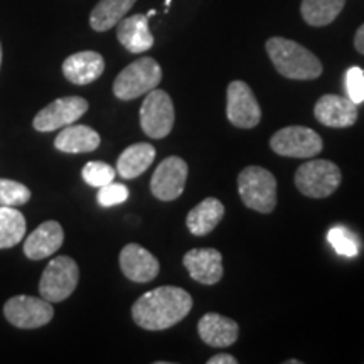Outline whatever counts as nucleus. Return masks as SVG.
Returning a JSON list of instances; mask_svg holds the SVG:
<instances>
[{"label": "nucleus", "mask_w": 364, "mask_h": 364, "mask_svg": "<svg viewBox=\"0 0 364 364\" xmlns=\"http://www.w3.org/2000/svg\"><path fill=\"white\" fill-rule=\"evenodd\" d=\"M88 112V102L81 97H65L54 100L34 117V129L53 132L75 124Z\"/></svg>", "instance_id": "obj_12"}, {"label": "nucleus", "mask_w": 364, "mask_h": 364, "mask_svg": "<svg viewBox=\"0 0 364 364\" xmlns=\"http://www.w3.org/2000/svg\"><path fill=\"white\" fill-rule=\"evenodd\" d=\"M267 53L273 66L289 80H316L322 75V63L295 41L272 38L267 41Z\"/></svg>", "instance_id": "obj_2"}, {"label": "nucleus", "mask_w": 364, "mask_h": 364, "mask_svg": "<svg viewBox=\"0 0 364 364\" xmlns=\"http://www.w3.org/2000/svg\"><path fill=\"white\" fill-rule=\"evenodd\" d=\"M346 91L351 102L356 105L364 102V71L361 68H349L346 73Z\"/></svg>", "instance_id": "obj_30"}, {"label": "nucleus", "mask_w": 364, "mask_h": 364, "mask_svg": "<svg viewBox=\"0 0 364 364\" xmlns=\"http://www.w3.org/2000/svg\"><path fill=\"white\" fill-rule=\"evenodd\" d=\"M0 66H2V46H0Z\"/></svg>", "instance_id": "obj_35"}, {"label": "nucleus", "mask_w": 364, "mask_h": 364, "mask_svg": "<svg viewBox=\"0 0 364 364\" xmlns=\"http://www.w3.org/2000/svg\"><path fill=\"white\" fill-rule=\"evenodd\" d=\"M191 279L203 285H215L223 279V255L215 248H194L182 258Z\"/></svg>", "instance_id": "obj_14"}, {"label": "nucleus", "mask_w": 364, "mask_h": 364, "mask_svg": "<svg viewBox=\"0 0 364 364\" xmlns=\"http://www.w3.org/2000/svg\"><path fill=\"white\" fill-rule=\"evenodd\" d=\"M65 231L58 221H46L27 236L24 253L31 260H44L61 248Z\"/></svg>", "instance_id": "obj_16"}, {"label": "nucleus", "mask_w": 364, "mask_h": 364, "mask_svg": "<svg viewBox=\"0 0 364 364\" xmlns=\"http://www.w3.org/2000/svg\"><path fill=\"white\" fill-rule=\"evenodd\" d=\"M287 364H300L299 359H290V361H287Z\"/></svg>", "instance_id": "obj_33"}, {"label": "nucleus", "mask_w": 364, "mask_h": 364, "mask_svg": "<svg viewBox=\"0 0 364 364\" xmlns=\"http://www.w3.org/2000/svg\"><path fill=\"white\" fill-rule=\"evenodd\" d=\"M156 159V149L150 144H135L127 147L122 156L118 157L117 172L124 179H135L142 176L152 166Z\"/></svg>", "instance_id": "obj_22"}, {"label": "nucleus", "mask_w": 364, "mask_h": 364, "mask_svg": "<svg viewBox=\"0 0 364 364\" xmlns=\"http://www.w3.org/2000/svg\"><path fill=\"white\" fill-rule=\"evenodd\" d=\"M327 240H329L332 248L339 255H343V257L353 258L359 253V241L356 235L346 226L331 228L329 233H327Z\"/></svg>", "instance_id": "obj_26"}, {"label": "nucleus", "mask_w": 364, "mask_h": 364, "mask_svg": "<svg viewBox=\"0 0 364 364\" xmlns=\"http://www.w3.org/2000/svg\"><path fill=\"white\" fill-rule=\"evenodd\" d=\"M117 38L129 53L140 54L149 51L154 46V36L150 33L149 17L144 14H135L132 17H124L118 22Z\"/></svg>", "instance_id": "obj_19"}, {"label": "nucleus", "mask_w": 364, "mask_h": 364, "mask_svg": "<svg viewBox=\"0 0 364 364\" xmlns=\"http://www.w3.org/2000/svg\"><path fill=\"white\" fill-rule=\"evenodd\" d=\"M80 280V268L70 257H56L43 272L39 282L41 297L56 304L66 300L76 290Z\"/></svg>", "instance_id": "obj_6"}, {"label": "nucleus", "mask_w": 364, "mask_h": 364, "mask_svg": "<svg viewBox=\"0 0 364 364\" xmlns=\"http://www.w3.org/2000/svg\"><path fill=\"white\" fill-rule=\"evenodd\" d=\"M136 0H100L91 11L90 26L97 33H105L115 27L135 6Z\"/></svg>", "instance_id": "obj_23"}, {"label": "nucleus", "mask_w": 364, "mask_h": 364, "mask_svg": "<svg viewBox=\"0 0 364 364\" xmlns=\"http://www.w3.org/2000/svg\"><path fill=\"white\" fill-rule=\"evenodd\" d=\"M223 216H225V206L220 199L206 198L191 209L186 225L194 236H206L220 225Z\"/></svg>", "instance_id": "obj_21"}, {"label": "nucleus", "mask_w": 364, "mask_h": 364, "mask_svg": "<svg viewBox=\"0 0 364 364\" xmlns=\"http://www.w3.org/2000/svg\"><path fill=\"white\" fill-rule=\"evenodd\" d=\"M188 174L189 167L184 159L176 156L164 159L150 179V191L161 201H174L184 193Z\"/></svg>", "instance_id": "obj_11"}, {"label": "nucleus", "mask_w": 364, "mask_h": 364, "mask_svg": "<svg viewBox=\"0 0 364 364\" xmlns=\"http://www.w3.org/2000/svg\"><path fill=\"white\" fill-rule=\"evenodd\" d=\"M354 48L359 54H364V24L359 27L356 36H354Z\"/></svg>", "instance_id": "obj_32"}, {"label": "nucleus", "mask_w": 364, "mask_h": 364, "mask_svg": "<svg viewBox=\"0 0 364 364\" xmlns=\"http://www.w3.org/2000/svg\"><path fill=\"white\" fill-rule=\"evenodd\" d=\"M228 120L238 129H255L262 120V108L245 81H231L226 91Z\"/></svg>", "instance_id": "obj_10"}, {"label": "nucleus", "mask_w": 364, "mask_h": 364, "mask_svg": "<svg viewBox=\"0 0 364 364\" xmlns=\"http://www.w3.org/2000/svg\"><path fill=\"white\" fill-rule=\"evenodd\" d=\"M270 147L282 157L311 159L322 152L324 144L316 130L302 125H292L273 134Z\"/></svg>", "instance_id": "obj_8"}, {"label": "nucleus", "mask_w": 364, "mask_h": 364, "mask_svg": "<svg viewBox=\"0 0 364 364\" xmlns=\"http://www.w3.org/2000/svg\"><path fill=\"white\" fill-rule=\"evenodd\" d=\"M127 199H129V189L124 184L110 182V184L102 186L98 191V204L103 208L117 206V204L125 203Z\"/></svg>", "instance_id": "obj_29"}, {"label": "nucleus", "mask_w": 364, "mask_h": 364, "mask_svg": "<svg viewBox=\"0 0 364 364\" xmlns=\"http://www.w3.org/2000/svg\"><path fill=\"white\" fill-rule=\"evenodd\" d=\"M314 117L331 129H348L358 122V105L339 95H324L314 107Z\"/></svg>", "instance_id": "obj_13"}, {"label": "nucleus", "mask_w": 364, "mask_h": 364, "mask_svg": "<svg viewBox=\"0 0 364 364\" xmlns=\"http://www.w3.org/2000/svg\"><path fill=\"white\" fill-rule=\"evenodd\" d=\"M152 16H156V11H149V14H147V17H152Z\"/></svg>", "instance_id": "obj_34"}, {"label": "nucleus", "mask_w": 364, "mask_h": 364, "mask_svg": "<svg viewBox=\"0 0 364 364\" xmlns=\"http://www.w3.org/2000/svg\"><path fill=\"white\" fill-rule=\"evenodd\" d=\"M105 71V59L100 53L81 51L71 54L63 63V75L73 85H90L97 81Z\"/></svg>", "instance_id": "obj_17"}, {"label": "nucleus", "mask_w": 364, "mask_h": 364, "mask_svg": "<svg viewBox=\"0 0 364 364\" xmlns=\"http://www.w3.org/2000/svg\"><path fill=\"white\" fill-rule=\"evenodd\" d=\"M162 81V68L154 58H140L130 63L113 83V93L122 102H130L156 90Z\"/></svg>", "instance_id": "obj_4"}, {"label": "nucleus", "mask_w": 364, "mask_h": 364, "mask_svg": "<svg viewBox=\"0 0 364 364\" xmlns=\"http://www.w3.org/2000/svg\"><path fill=\"white\" fill-rule=\"evenodd\" d=\"M176 110L169 93L152 90L147 93L140 108V127L150 139H166L174 129Z\"/></svg>", "instance_id": "obj_7"}, {"label": "nucleus", "mask_w": 364, "mask_h": 364, "mask_svg": "<svg viewBox=\"0 0 364 364\" xmlns=\"http://www.w3.org/2000/svg\"><path fill=\"white\" fill-rule=\"evenodd\" d=\"M238 193L245 206L262 215H268L277 206V179L263 167L250 166L240 172Z\"/></svg>", "instance_id": "obj_3"}, {"label": "nucleus", "mask_w": 364, "mask_h": 364, "mask_svg": "<svg viewBox=\"0 0 364 364\" xmlns=\"http://www.w3.org/2000/svg\"><path fill=\"white\" fill-rule=\"evenodd\" d=\"M120 268L129 280L136 284H147L159 275L161 265L149 250L136 243H130L122 250Z\"/></svg>", "instance_id": "obj_15"}, {"label": "nucleus", "mask_w": 364, "mask_h": 364, "mask_svg": "<svg viewBox=\"0 0 364 364\" xmlns=\"http://www.w3.org/2000/svg\"><path fill=\"white\" fill-rule=\"evenodd\" d=\"M100 142L102 139L91 127L71 124L59 132L54 140V147L65 154H86L97 150Z\"/></svg>", "instance_id": "obj_20"}, {"label": "nucleus", "mask_w": 364, "mask_h": 364, "mask_svg": "<svg viewBox=\"0 0 364 364\" xmlns=\"http://www.w3.org/2000/svg\"><path fill=\"white\" fill-rule=\"evenodd\" d=\"M6 318L19 329H38L51 322L54 309L46 299L31 297V295H17L7 300L4 307Z\"/></svg>", "instance_id": "obj_9"}, {"label": "nucleus", "mask_w": 364, "mask_h": 364, "mask_svg": "<svg viewBox=\"0 0 364 364\" xmlns=\"http://www.w3.org/2000/svg\"><path fill=\"white\" fill-rule=\"evenodd\" d=\"M193 309V297L179 287H157L135 300L132 317L145 331H166L179 324Z\"/></svg>", "instance_id": "obj_1"}, {"label": "nucleus", "mask_w": 364, "mask_h": 364, "mask_svg": "<svg viewBox=\"0 0 364 364\" xmlns=\"http://www.w3.org/2000/svg\"><path fill=\"white\" fill-rule=\"evenodd\" d=\"M343 181L341 169L326 159H312L295 172V186L307 198L324 199L334 194Z\"/></svg>", "instance_id": "obj_5"}, {"label": "nucleus", "mask_w": 364, "mask_h": 364, "mask_svg": "<svg viewBox=\"0 0 364 364\" xmlns=\"http://www.w3.org/2000/svg\"><path fill=\"white\" fill-rule=\"evenodd\" d=\"M346 0H302L300 12L309 26H329L343 12Z\"/></svg>", "instance_id": "obj_24"}, {"label": "nucleus", "mask_w": 364, "mask_h": 364, "mask_svg": "<svg viewBox=\"0 0 364 364\" xmlns=\"http://www.w3.org/2000/svg\"><path fill=\"white\" fill-rule=\"evenodd\" d=\"M208 364H238V359L231 356V354L221 353V354H216V356L209 358Z\"/></svg>", "instance_id": "obj_31"}, {"label": "nucleus", "mask_w": 364, "mask_h": 364, "mask_svg": "<svg viewBox=\"0 0 364 364\" xmlns=\"http://www.w3.org/2000/svg\"><path fill=\"white\" fill-rule=\"evenodd\" d=\"M115 174L117 171L107 162H88L83 167V172H81L86 184L93 186V188H102V186L110 184L115 179Z\"/></svg>", "instance_id": "obj_28"}, {"label": "nucleus", "mask_w": 364, "mask_h": 364, "mask_svg": "<svg viewBox=\"0 0 364 364\" xmlns=\"http://www.w3.org/2000/svg\"><path fill=\"white\" fill-rule=\"evenodd\" d=\"M198 332L203 343L211 348H228L238 339L240 327L233 318L209 312L199 318Z\"/></svg>", "instance_id": "obj_18"}, {"label": "nucleus", "mask_w": 364, "mask_h": 364, "mask_svg": "<svg viewBox=\"0 0 364 364\" xmlns=\"http://www.w3.org/2000/svg\"><path fill=\"white\" fill-rule=\"evenodd\" d=\"M26 236V218L19 209L0 206V250L12 248Z\"/></svg>", "instance_id": "obj_25"}, {"label": "nucleus", "mask_w": 364, "mask_h": 364, "mask_svg": "<svg viewBox=\"0 0 364 364\" xmlns=\"http://www.w3.org/2000/svg\"><path fill=\"white\" fill-rule=\"evenodd\" d=\"M31 199V191L16 181L0 179V206L17 208Z\"/></svg>", "instance_id": "obj_27"}]
</instances>
